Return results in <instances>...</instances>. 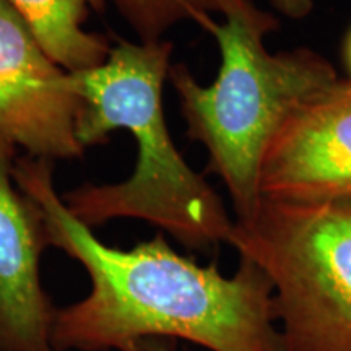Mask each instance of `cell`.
I'll return each instance as SVG.
<instances>
[{
  "instance_id": "6da1fadb",
  "label": "cell",
  "mask_w": 351,
  "mask_h": 351,
  "mask_svg": "<svg viewBox=\"0 0 351 351\" xmlns=\"http://www.w3.org/2000/svg\"><path fill=\"white\" fill-rule=\"evenodd\" d=\"M52 163L25 158L13 178L41 213L47 244L80 263L90 293L57 307L56 351H143L145 341L181 339L210 351H285L274 291L252 262L234 275L176 252L163 234L124 251L106 245L65 207Z\"/></svg>"
},
{
  "instance_id": "7a4b0ae2",
  "label": "cell",
  "mask_w": 351,
  "mask_h": 351,
  "mask_svg": "<svg viewBox=\"0 0 351 351\" xmlns=\"http://www.w3.org/2000/svg\"><path fill=\"white\" fill-rule=\"evenodd\" d=\"M173 44L121 41L98 67L70 72L82 108L77 140L83 148L127 130L137 143L129 179L85 184L62 197L88 228L111 219H142L195 251L228 243L234 219L204 176L186 163L173 142L163 111V86Z\"/></svg>"
},
{
  "instance_id": "3957f363",
  "label": "cell",
  "mask_w": 351,
  "mask_h": 351,
  "mask_svg": "<svg viewBox=\"0 0 351 351\" xmlns=\"http://www.w3.org/2000/svg\"><path fill=\"white\" fill-rule=\"evenodd\" d=\"M219 15L221 23L215 16L199 23L219 51L215 82L202 85L184 64L171 65L168 80L189 137L204 145L207 169L225 182L234 219H244L261 204L262 163L276 135L345 80L309 49L269 52L265 39L276 20L252 0H226Z\"/></svg>"
},
{
  "instance_id": "277c9868",
  "label": "cell",
  "mask_w": 351,
  "mask_h": 351,
  "mask_svg": "<svg viewBox=\"0 0 351 351\" xmlns=\"http://www.w3.org/2000/svg\"><path fill=\"white\" fill-rule=\"evenodd\" d=\"M228 244L270 282L285 351H351V199H261Z\"/></svg>"
},
{
  "instance_id": "5b68a950",
  "label": "cell",
  "mask_w": 351,
  "mask_h": 351,
  "mask_svg": "<svg viewBox=\"0 0 351 351\" xmlns=\"http://www.w3.org/2000/svg\"><path fill=\"white\" fill-rule=\"evenodd\" d=\"M82 108L70 72L47 56L20 15L0 0V142L38 160H70Z\"/></svg>"
},
{
  "instance_id": "8992f818",
  "label": "cell",
  "mask_w": 351,
  "mask_h": 351,
  "mask_svg": "<svg viewBox=\"0 0 351 351\" xmlns=\"http://www.w3.org/2000/svg\"><path fill=\"white\" fill-rule=\"evenodd\" d=\"M261 197L291 204L351 199V83L298 112L261 169Z\"/></svg>"
},
{
  "instance_id": "52a82bcc",
  "label": "cell",
  "mask_w": 351,
  "mask_h": 351,
  "mask_svg": "<svg viewBox=\"0 0 351 351\" xmlns=\"http://www.w3.org/2000/svg\"><path fill=\"white\" fill-rule=\"evenodd\" d=\"M15 150L0 142V350L56 351L57 307L43 287L47 236L36 205L15 186Z\"/></svg>"
},
{
  "instance_id": "ba28073f",
  "label": "cell",
  "mask_w": 351,
  "mask_h": 351,
  "mask_svg": "<svg viewBox=\"0 0 351 351\" xmlns=\"http://www.w3.org/2000/svg\"><path fill=\"white\" fill-rule=\"evenodd\" d=\"M32 29L43 49L67 72L98 67L111 51L106 38L88 33V7L98 0H5Z\"/></svg>"
},
{
  "instance_id": "9c48e42d",
  "label": "cell",
  "mask_w": 351,
  "mask_h": 351,
  "mask_svg": "<svg viewBox=\"0 0 351 351\" xmlns=\"http://www.w3.org/2000/svg\"><path fill=\"white\" fill-rule=\"evenodd\" d=\"M140 43L163 41L161 36L181 21L199 25L207 16L221 13L226 0H111Z\"/></svg>"
},
{
  "instance_id": "30bf717a",
  "label": "cell",
  "mask_w": 351,
  "mask_h": 351,
  "mask_svg": "<svg viewBox=\"0 0 351 351\" xmlns=\"http://www.w3.org/2000/svg\"><path fill=\"white\" fill-rule=\"evenodd\" d=\"M274 7L289 19H304L314 8V0H271Z\"/></svg>"
},
{
  "instance_id": "8fae6325",
  "label": "cell",
  "mask_w": 351,
  "mask_h": 351,
  "mask_svg": "<svg viewBox=\"0 0 351 351\" xmlns=\"http://www.w3.org/2000/svg\"><path fill=\"white\" fill-rule=\"evenodd\" d=\"M143 351H173V350L168 348L165 343H161V341L150 340L143 343Z\"/></svg>"
},
{
  "instance_id": "7c38bea8",
  "label": "cell",
  "mask_w": 351,
  "mask_h": 351,
  "mask_svg": "<svg viewBox=\"0 0 351 351\" xmlns=\"http://www.w3.org/2000/svg\"><path fill=\"white\" fill-rule=\"evenodd\" d=\"M345 56H346V65H348V70H350V75H351V33L348 39H346V47H345ZM351 83V80H350Z\"/></svg>"
},
{
  "instance_id": "4fadbf2b",
  "label": "cell",
  "mask_w": 351,
  "mask_h": 351,
  "mask_svg": "<svg viewBox=\"0 0 351 351\" xmlns=\"http://www.w3.org/2000/svg\"><path fill=\"white\" fill-rule=\"evenodd\" d=\"M0 351H2V350H0Z\"/></svg>"
}]
</instances>
